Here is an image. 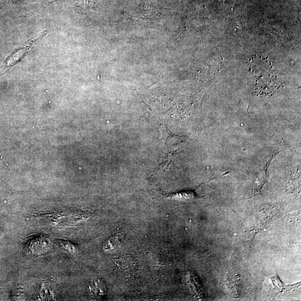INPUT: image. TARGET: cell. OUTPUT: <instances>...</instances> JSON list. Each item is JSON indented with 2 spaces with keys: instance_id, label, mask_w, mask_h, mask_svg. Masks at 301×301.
<instances>
[{
  "instance_id": "obj_1",
  "label": "cell",
  "mask_w": 301,
  "mask_h": 301,
  "mask_svg": "<svg viewBox=\"0 0 301 301\" xmlns=\"http://www.w3.org/2000/svg\"><path fill=\"white\" fill-rule=\"evenodd\" d=\"M47 33H48L47 31L42 32L38 35L33 38L26 42L23 47L16 50L8 56L0 68V76L9 71L10 69L18 64L21 59H23L25 55L37 44L38 42L46 36Z\"/></svg>"
},
{
  "instance_id": "obj_2",
  "label": "cell",
  "mask_w": 301,
  "mask_h": 301,
  "mask_svg": "<svg viewBox=\"0 0 301 301\" xmlns=\"http://www.w3.org/2000/svg\"><path fill=\"white\" fill-rule=\"evenodd\" d=\"M161 131L162 137L165 146V152L167 155L166 158V161L161 163L162 168L164 169L166 166L170 165V163L171 162V160H173V154L176 151V149H178V146H175V144L174 143L175 137L171 134L170 132L165 126H161Z\"/></svg>"
},
{
  "instance_id": "obj_3",
  "label": "cell",
  "mask_w": 301,
  "mask_h": 301,
  "mask_svg": "<svg viewBox=\"0 0 301 301\" xmlns=\"http://www.w3.org/2000/svg\"><path fill=\"white\" fill-rule=\"evenodd\" d=\"M272 214L268 211L265 210H261L256 213L254 216L252 230L257 233V231L263 229V227L272 221L273 218Z\"/></svg>"
},
{
  "instance_id": "obj_4",
  "label": "cell",
  "mask_w": 301,
  "mask_h": 301,
  "mask_svg": "<svg viewBox=\"0 0 301 301\" xmlns=\"http://www.w3.org/2000/svg\"><path fill=\"white\" fill-rule=\"evenodd\" d=\"M268 283L269 285V289L270 291L275 294L282 293L283 291L295 289L300 284V283H298L296 284V285L287 286L283 285V283L279 279L278 276H274L268 278Z\"/></svg>"
},
{
  "instance_id": "obj_5",
  "label": "cell",
  "mask_w": 301,
  "mask_h": 301,
  "mask_svg": "<svg viewBox=\"0 0 301 301\" xmlns=\"http://www.w3.org/2000/svg\"><path fill=\"white\" fill-rule=\"evenodd\" d=\"M226 282L228 289L230 290L232 294L238 295L236 290H237V286L239 285L238 277L237 274H234L233 273H226Z\"/></svg>"
},
{
  "instance_id": "obj_6",
  "label": "cell",
  "mask_w": 301,
  "mask_h": 301,
  "mask_svg": "<svg viewBox=\"0 0 301 301\" xmlns=\"http://www.w3.org/2000/svg\"><path fill=\"white\" fill-rule=\"evenodd\" d=\"M169 199L175 200H190L194 199L196 197L195 193L192 191H187L173 193L167 196Z\"/></svg>"
},
{
  "instance_id": "obj_7",
  "label": "cell",
  "mask_w": 301,
  "mask_h": 301,
  "mask_svg": "<svg viewBox=\"0 0 301 301\" xmlns=\"http://www.w3.org/2000/svg\"><path fill=\"white\" fill-rule=\"evenodd\" d=\"M119 238L118 236H113L106 240L103 244V249L106 253L113 252L119 244Z\"/></svg>"
},
{
  "instance_id": "obj_8",
  "label": "cell",
  "mask_w": 301,
  "mask_h": 301,
  "mask_svg": "<svg viewBox=\"0 0 301 301\" xmlns=\"http://www.w3.org/2000/svg\"><path fill=\"white\" fill-rule=\"evenodd\" d=\"M59 243L61 245L64 250L71 254V255H75L78 252V249L75 245L68 240L60 239L59 240Z\"/></svg>"
},
{
  "instance_id": "obj_9",
  "label": "cell",
  "mask_w": 301,
  "mask_h": 301,
  "mask_svg": "<svg viewBox=\"0 0 301 301\" xmlns=\"http://www.w3.org/2000/svg\"><path fill=\"white\" fill-rule=\"evenodd\" d=\"M40 296L42 300H51L54 298L53 292L48 286L43 285L40 291Z\"/></svg>"
},
{
  "instance_id": "obj_10",
  "label": "cell",
  "mask_w": 301,
  "mask_h": 301,
  "mask_svg": "<svg viewBox=\"0 0 301 301\" xmlns=\"http://www.w3.org/2000/svg\"><path fill=\"white\" fill-rule=\"evenodd\" d=\"M190 278V285L193 286L192 290L194 291L195 294H197V295H201V292L199 284L195 281V278H193V276H191Z\"/></svg>"
}]
</instances>
